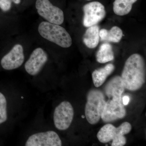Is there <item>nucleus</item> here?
Returning <instances> with one entry per match:
<instances>
[{"mask_svg": "<svg viewBox=\"0 0 146 146\" xmlns=\"http://www.w3.org/2000/svg\"><path fill=\"white\" fill-rule=\"evenodd\" d=\"M96 58L97 61L101 63H107L114 59V54L112 46L108 43L102 44L97 52Z\"/></svg>", "mask_w": 146, "mask_h": 146, "instance_id": "15", "label": "nucleus"}, {"mask_svg": "<svg viewBox=\"0 0 146 146\" xmlns=\"http://www.w3.org/2000/svg\"><path fill=\"white\" fill-rule=\"evenodd\" d=\"M38 32L43 38L62 48H69L72 44L70 35L60 25L43 21L39 24Z\"/></svg>", "mask_w": 146, "mask_h": 146, "instance_id": "2", "label": "nucleus"}, {"mask_svg": "<svg viewBox=\"0 0 146 146\" xmlns=\"http://www.w3.org/2000/svg\"><path fill=\"white\" fill-rule=\"evenodd\" d=\"M35 7L39 15L48 22L60 25L64 22L63 11L53 5L49 0H36Z\"/></svg>", "mask_w": 146, "mask_h": 146, "instance_id": "4", "label": "nucleus"}, {"mask_svg": "<svg viewBox=\"0 0 146 146\" xmlns=\"http://www.w3.org/2000/svg\"><path fill=\"white\" fill-rule=\"evenodd\" d=\"M123 36L122 30L117 26L112 27L109 31L104 29L100 31V37L102 41L119 43Z\"/></svg>", "mask_w": 146, "mask_h": 146, "instance_id": "14", "label": "nucleus"}, {"mask_svg": "<svg viewBox=\"0 0 146 146\" xmlns=\"http://www.w3.org/2000/svg\"><path fill=\"white\" fill-rule=\"evenodd\" d=\"M117 134V127L111 124H107L100 129L97 136L100 142L103 143L112 140Z\"/></svg>", "mask_w": 146, "mask_h": 146, "instance_id": "17", "label": "nucleus"}, {"mask_svg": "<svg viewBox=\"0 0 146 146\" xmlns=\"http://www.w3.org/2000/svg\"><path fill=\"white\" fill-rule=\"evenodd\" d=\"M83 11L84 13L83 25L86 27L97 25L106 15L104 5L99 2L94 1L86 4L83 7Z\"/></svg>", "mask_w": 146, "mask_h": 146, "instance_id": "6", "label": "nucleus"}, {"mask_svg": "<svg viewBox=\"0 0 146 146\" xmlns=\"http://www.w3.org/2000/svg\"><path fill=\"white\" fill-rule=\"evenodd\" d=\"M25 60L23 47L21 44H16L10 52L5 55L1 60V65L7 70H15L23 65Z\"/></svg>", "mask_w": 146, "mask_h": 146, "instance_id": "10", "label": "nucleus"}, {"mask_svg": "<svg viewBox=\"0 0 146 146\" xmlns=\"http://www.w3.org/2000/svg\"><path fill=\"white\" fill-rule=\"evenodd\" d=\"M126 114L122 99H109L106 102L101 118L105 122H110L123 119Z\"/></svg>", "mask_w": 146, "mask_h": 146, "instance_id": "8", "label": "nucleus"}, {"mask_svg": "<svg viewBox=\"0 0 146 146\" xmlns=\"http://www.w3.org/2000/svg\"><path fill=\"white\" fill-rule=\"evenodd\" d=\"M62 142L53 131L39 132L31 135L26 142V146H61Z\"/></svg>", "mask_w": 146, "mask_h": 146, "instance_id": "7", "label": "nucleus"}, {"mask_svg": "<svg viewBox=\"0 0 146 146\" xmlns=\"http://www.w3.org/2000/svg\"><path fill=\"white\" fill-rule=\"evenodd\" d=\"M115 69L112 64H108L104 68H100L95 70L92 74V79L94 85L99 87L102 86L108 77L111 74Z\"/></svg>", "mask_w": 146, "mask_h": 146, "instance_id": "13", "label": "nucleus"}, {"mask_svg": "<svg viewBox=\"0 0 146 146\" xmlns=\"http://www.w3.org/2000/svg\"><path fill=\"white\" fill-rule=\"evenodd\" d=\"M131 129V125L129 123L125 122L122 123L119 127H117V134L124 136L129 133Z\"/></svg>", "mask_w": 146, "mask_h": 146, "instance_id": "19", "label": "nucleus"}, {"mask_svg": "<svg viewBox=\"0 0 146 146\" xmlns=\"http://www.w3.org/2000/svg\"><path fill=\"white\" fill-rule=\"evenodd\" d=\"M48 59V55L43 49L40 48L35 49L25 64L26 71L31 75H36L42 70Z\"/></svg>", "mask_w": 146, "mask_h": 146, "instance_id": "9", "label": "nucleus"}, {"mask_svg": "<svg viewBox=\"0 0 146 146\" xmlns=\"http://www.w3.org/2000/svg\"><path fill=\"white\" fill-rule=\"evenodd\" d=\"M129 97L127 96H124L122 98V101L123 104L124 106H127L129 104Z\"/></svg>", "mask_w": 146, "mask_h": 146, "instance_id": "22", "label": "nucleus"}, {"mask_svg": "<svg viewBox=\"0 0 146 146\" xmlns=\"http://www.w3.org/2000/svg\"><path fill=\"white\" fill-rule=\"evenodd\" d=\"M11 1L16 4H19L21 1V0H11Z\"/></svg>", "mask_w": 146, "mask_h": 146, "instance_id": "23", "label": "nucleus"}, {"mask_svg": "<svg viewBox=\"0 0 146 146\" xmlns=\"http://www.w3.org/2000/svg\"><path fill=\"white\" fill-rule=\"evenodd\" d=\"M138 0H115L113 3V9L115 14L119 16H125L129 13L132 6Z\"/></svg>", "mask_w": 146, "mask_h": 146, "instance_id": "16", "label": "nucleus"}, {"mask_svg": "<svg viewBox=\"0 0 146 146\" xmlns=\"http://www.w3.org/2000/svg\"><path fill=\"white\" fill-rule=\"evenodd\" d=\"M82 118H84V116H82Z\"/></svg>", "mask_w": 146, "mask_h": 146, "instance_id": "24", "label": "nucleus"}, {"mask_svg": "<svg viewBox=\"0 0 146 146\" xmlns=\"http://www.w3.org/2000/svg\"><path fill=\"white\" fill-rule=\"evenodd\" d=\"M125 88L121 77L116 76L111 79L105 87L106 95L109 99H122Z\"/></svg>", "mask_w": 146, "mask_h": 146, "instance_id": "11", "label": "nucleus"}, {"mask_svg": "<svg viewBox=\"0 0 146 146\" xmlns=\"http://www.w3.org/2000/svg\"><path fill=\"white\" fill-rule=\"evenodd\" d=\"M86 1H91V0H86Z\"/></svg>", "mask_w": 146, "mask_h": 146, "instance_id": "26", "label": "nucleus"}, {"mask_svg": "<svg viewBox=\"0 0 146 146\" xmlns=\"http://www.w3.org/2000/svg\"><path fill=\"white\" fill-rule=\"evenodd\" d=\"M100 27L98 25L89 27L83 36V42L89 48H94L98 45L100 41Z\"/></svg>", "mask_w": 146, "mask_h": 146, "instance_id": "12", "label": "nucleus"}, {"mask_svg": "<svg viewBox=\"0 0 146 146\" xmlns=\"http://www.w3.org/2000/svg\"><path fill=\"white\" fill-rule=\"evenodd\" d=\"M125 88L134 91L141 89L146 81V65L142 56L135 53L126 60L121 76Z\"/></svg>", "mask_w": 146, "mask_h": 146, "instance_id": "1", "label": "nucleus"}, {"mask_svg": "<svg viewBox=\"0 0 146 146\" xmlns=\"http://www.w3.org/2000/svg\"><path fill=\"white\" fill-rule=\"evenodd\" d=\"M11 6V0H0V8L3 11H8Z\"/></svg>", "mask_w": 146, "mask_h": 146, "instance_id": "21", "label": "nucleus"}, {"mask_svg": "<svg viewBox=\"0 0 146 146\" xmlns=\"http://www.w3.org/2000/svg\"><path fill=\"white\" fill-rule=\"evenodd\" d=\"M21 98H22V99H23L24 98L23 97H21Z\"/></svg>", "mask_w": 146, "mask_h": 146, "instance_id": "25", "label": "nucleus"}, {"mask_svg": "<svg viewBox=\"0 0 146 146\" xmlns=\"http://www.w3.org/2000/svg\"><path fill=\"white\" fill-rule=\"evenodd\" d=\"M7 119V102L4 95L0 92V124Z\"/></svg>", "mask_w": 146, "mask_h": 146, "instance_id": "18", "label": "nucleus"}, {"mask_svg": "<svg viewBox=\"0 0 146 146\" xmlns=\"http://www.w3.org/2000/svg\"><path fill=\"white\" fill-rule=\"evenodd\" d=\"M74 116V108L70 103L62 102L55 109L53 115L55 126L58 130H66L72 124Z\"/></svg>", "mask_w": 146, "mask_h": 146, "instance_id": "5", "label": "nucleus"}, {"mask_svg": "<svg viewBox=\"0 0 146 146\" xmlns=\"http://www.w3.org/2000/svg\"><path fill=\"white\" fill-rule=\"evenodd\" d=\"M126 143V139L123 135L116 134L112 139V146H123Z\"/></svg>", "mask_w": 146, "mask_h": 146, "instance_id": "20", "label": "nucleus"}, {"mask_svg": "<svg viewBox=\"0 0 146 146\" xmlns=\"http://www.w3.org/2000/svg\"><path fill=\"white\" fill-rule=\"evenodd\" d=\"M106 103L104 95L101 91L92 90L89 91L85 108V117L89 123L95 125L99 121Z\"/></svg>", "mask_w": 146, "mask_h": 146, "instance_id": "3", "label": "nucleus"}]
</instances>
